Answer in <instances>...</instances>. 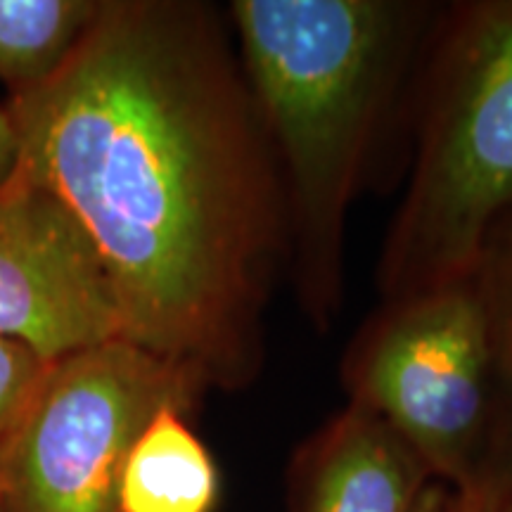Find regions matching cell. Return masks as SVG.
<instances>
[{
  "mask_svg": "<svg viewBox=\"0 0 512 512\" xmlns=\"http://www.w3.org/2000/svg\"><path fill=\"white\" fill-rule=\"evenodd\" d=\"M448 486L434 482L430 489L425 491L422 501L415 512H446V501H448Z\"/></svg>",
  "mask_w": 512,
  "mask_h": 512,
  "instance_id": "5bb4252c",
  "label": "cell"
},
{
  "mask_svg": "<svg viewBox=\"0 0 512 512\" xmlns=\"http://www.w3.org/2000/svg\"><path fill=\"white\" fill-rule=\"evenodd\" d=\"M470 283L482 309L494 382V430L482 489L498 505L512 496V204L486 230L470 268Z\"/></svg>",
  "mask_w": 512,
  "mask_h": 512,
  "instance_id": "9c48e42d",
  "label": "cell"
},
{
  "mask_svg": "<svg viewBox=\"0 0 512 512\" xmlns=\"http://www.w3.org/2000/svg\"><path fill=\"white\" fill-rule=\"evenodd\" d=\"M0 337L46 366L124 339L93 240L60 197L17 171L0 185Z\"/></svg>",
  "mask_w": 512,
  "mask_h": 512,
  "instance_id": "8992f818",
  "label": "cell"
},
{
  "mask_svg": "<svg viewBox=\"0 0 512 512\" xmlns=\"http://www.w3.org/2000/svg\"><path fill=\"white\" fill-rule=\"evenodd\" d=\"M43 370H46V363L41 358L24 349L22 344L0 337V444L27 403Z\"/></svg>",
  "mask_w": 512,
  "mask_h": 512,
  "instance_id": "8fae6325",
  "label": "cell"
},
{
  "mask_svg": "<svg viewBox=\"0 0 512 512\" xmlns=\"http://www.w3.org/2000/svg\"><path fill=\"white\" fill-rule=\"evenodd\" d=\"M434 484L392 427L349 401L299 446L290 465L292 512H415Z\"/></svg>",
  "mask_w": 512,
  "mask_h": 512,
  "instance_id": "52a82bcc",
  "label": "cell"
},
{
  "mask_svg": "<svg viewBox=\"0 0 512 512\" xmlns=\"http://www.w3.org/2000/svg\"><path fill=\"white\" fill-rule=\"evenodd\" d=\"M496 512H512V496L505 498V501H503L501 505H498Z\"/></svg>",
  "mask_w": 512,
  "mask_h": 512,
  "instance_id": "9a60e30c",
  "label": "cell"
},
{
  "mask_svg": "<svg viewBox=\"0 0 512 512\" xmlns=\"http://www.w3.org/2000/svg\"><path fill=\"white\" fill-rule=\"evenodd\" d=\"M219 467L181 408H164L133 444L119 489L121 512H214Z\"/></svg>",
  "mask_w": 512,
  "mask_h": 512,
  "instance_id": "ba28073f",
  "label": "cell"
},
{
  "mask_svg": "<svg viewBox=\"0 0 512 512\" xmlns=\"http://www.w3.org/2000/svg\"><path fill=\"white\" fill-rule=\"evenodd\" d=\"M498 501L482 489H451L446 512H496Z\"/></svg>",
  "mask_w": 512,
  "mask_h": 512,
  "instance_id": "4fadbf2b",
  "label": "cell"
},
{
  "mask_svg": "<svg viewBox=\"0 0 512 512\" xmlns=\"http://www.w3.org/2000/svg\"><path fill=\"white\" fill-rule=\"evenodd\" d=\"M204 392L183 370L114 339L50 363L0 444L3 512H121L124 465L164 408Z\"/></svg>",
  "mask_w": 512,
  "mask_h": 512,
  "instance_id": "277c9868",
  "label": "cell"
},
{
  "mask_svg": "<svg viewBox=\"0 0 512 512\" xmlns=\"http://www.w3.org/2000/svg\"><path fill=\"white\" fill-rule=\"evenodd\" d=\"M8 110L15 171L93 240L126 342L204 392L249 387L287 238L226 15L197 0H100L60 72Z\"/></svg>",
  "mask_w": 512,
  "mask_h": 512,
  "instance_id": "6da1fadb",
  "label": "cell"
},
{
  "mask_svg": "<svg viewBox=\"0 0 512 512\" xmlns=\"http://www.w3.org/2000/svg\"><path fill=\"white\" fill-rule=\"evenodd\" d=\"M17 131L8 105H0V185L12 176L17 164Z\"/></svg>",
  "mask_w": 512,
  "mask_h": 512,
  "instance_id": "7c38bea8",
  "label": "cell"
},
{
  "mask_svg": "<svg viewBox=\"0 0 512 512\" xmlns=\"http://www.w3.org/2000/svg\"><path fill=\"white\" fill-rule=\"evenodd\" d=\"M349 401L387 422L434 482H482L494 430L484 318L470 278L382 302L344 351Z\"/></svg>",
  "mask_w": 512,
  "mask_h": 512,
  "instance_id": "5b68a950",
  "label": "cell"
},
{
  "mask_svg": "<svg viewBox=\"0 0 512 512\" xmlns=\"http://www.w3.org/2000/svg\"><path fill=\"white\" fill-rule=\"evenodd\" d=\"M0 512H3V510H0Z\"/></svg>",
  "mask_w": 512,
  "mask_h": 512,
  "instance_id": "2e32d148",
  "label": "cell"
},
{
  "mask_svg": "<svg viewBox=\"0 0 512 512\" xmlns=\"http://www.w3.org/2000/svg\"><path fill=\"white\" fill-rule=\"evenodd\" d=\"M98 10L100 0H0V81L10 98L53 79Z\"/></svg>",
  "mask_w": 512,
  "mask_h": 512,
  "instance_id": "30bf717a",
  "label": "cell"
},
{
  "mask_svg": "<svg viewBox=\"0 0 512 512\" xmlns=\"http://www.w3.org/2000/svg\"><path fill=\"white\" fill-rule=\"evenodd\" d=\"M437 15L418 0H233L226 10L283 190L285 268L318 335L342 311L349 211L370 152Z\"/></svg>",
  "mask_w": 512,
  "mask_h": 512,
  "instance_id": "7a4b0ae2",
  "label": "cell"
},
{
  "mask_svg": "<svg viewBox=\"0 0 512 512\" xmlns=\"http://www.w3.org/2000/svg\"><path fill=\"white\" fill-rule=\"evenodd\" d=\"M425 48L411 176L377 266L382 302L465 280L512 204V0L446 5Z\"/></svg>",
  "mask_w": 512,
  "mask_h": 512,
  "instance_id": "3957f363",
  "label": "cell"
}]
</instances>
